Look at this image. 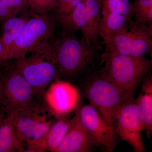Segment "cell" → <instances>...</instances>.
<instances>
[{"instance_id":"11","label":"cell","mask_w":152,"mask_h":152,"mask_svg":"<svg viewBox=\"0 0 152 152\" xmlns=\"http://www.w3.org/2000/svg\"><path fill=\"white\" fill-rule=\"evenodd\" d=\"M7 112L19 135L24 142L43 138L54 122L40 116L39 113Z\"/></svg>"},{"instance_id":"13","label":"cell","mask_w":152,"mask_h":152,"mask_svg":"<svg viewBox=\"0 0 152 152\" xmlns=\"http://www.w3.org/2000/svg\"><path fill=\"white\" fill-rule=\"evenodd\" d=\"M142 94L136 100L139 118L148 138L152 132V79L149 75L143 81Z\"/></svg>"},{"instance_id":"15","label":"cell","mask_w":152,"mask_h":152,"mask_svg":"<svg viewBox=\"0 0 152 152\" xmlns=\"http://www.w3.org/2000/svg\"><path fill=\"white\" fill-rule=\"evenodd\" d=\"M56 21L68 32L73 33L77 31L84 35L87 27L86 5L84 0L76 6L71 12L64 15H58Z\"/></svg>"},{"instance_id":"9","label":"cell","mask_w":152,"mask_h":152,"mask_svg":"<svg viewBox=\"0 0 152 152\" xmlns=\"http://www.w3.org/2000/svg\"><path fill=\"white\" fill-rule=\"evenodd\" d=\"M43 96L49 111L58 118L76 110L81 100L77 87L69 82L59 80L51 84Z\"/></svg>"},{"instance_id":"8","label":"cell","mask_w":152,"mask_h":152,"mask_svg":"<svg viewBox=\"0 0 152 152\" xmlns=\"http://www.w3.org/2000/svg\"><path fill=\"white\" fill-rule=\"evenodd\" d=\"M114 129L122 140L130 144L135 152L146 151L142 136L144 128L134 97L128 99L123 104L115 121Z\"/></svg>"},{"instance_id":"26","label":"cell","mask_w":152,"mask_h":152,"mask_svg":"<svg viewBox=\"0 0 152 152\" xmlns=\"http://www.w3.org/2000/svg\"><path fill=\"white\" fill-rule=\"evenodd\" d=\"M69 0H57L58 2V7L56 10L57 12L60 10L67 4Z\"/></svg>"},{"instance_id":"25","label":"cell","mask_w":152,"mask_h":152,"mask_svg":"<svg viewBox=\"0 0 152 152\" xmlns=\"http://www.w3.org/2000/svg\"><path fill=\"white\" fill-rule=\"evenodd\" d=\"M7 61L2 43L0 39V63Z\"/></svg>"},{"instance_id":"21","label":"cell","mask_w":152,"mask_h":152,"mask_svg":"<svg viewBox=\"0 0 152 152\" xmlns=\"http://www.w3.org/2000/svg\"><path fill=\"white\" fill-rule=\"evenodd\" d=\"M101 1L102 15L117 13L131 19L132 12L129 0H101Z\"/></svg>"},{"instance_id":"6","label":"cell","mask_w":152,"mask_h":152,"mask_svg":"<svg viewBox=\"0 0 152 152\" xmlns=\"http://www.w3.org/2000/svg\"><path fill=\"white\" fill-rule=\"evenodd\" d=\"M152 27L137 25L130 22L111 38L104 41L105 50L102 58L116 55L140 56L152 50Z\"/></svg>"},{"instance_id":"5","label":"cell","mask_w":152,"mask_h":152,"mask_svg":"<svg viewBox=\"0 0 152 152\" xmlns=\"http://www.w3.org/2000/svg\"><path fill=\"white\" fill-rule=\"evenodd\" d=\"M84 94L105 121L114 128L121 107L126 100L102 72L95 74L85 85Z\"/></svg>"},{"instance_id":"18","label":"cell","mask_w":152,"mask_h":152,"mask_svg":"<svg viewBox=\"0 0 152 152\" xmlns=\"http://www.w3.org/2000/svg\"><path fill=\"white\" fill-rule=\"evenodd\" d=\"M28 15L23 14L5 21L3 26V34L1 41L4 47L6 60H8L9 51L11 47L23 29L29 18Z\"/></svg>"},{"instance_id":"10","label":"cell","mask_w":152,"mask_h":152,"mask_svg":"<svg viewBox=\"0 0 152 152\" xmlns=\"http://www.w3.org/2000/svg\"><path fill=\"white\" fill-rule=\"evenodd\" d=\"M75 115L82 124L106 151H113L116 133L114 127L105 121L93 106L89 104L79 107Z\"/></svg>"},{"instance_id":"12","label":"cell","mask_w":152,"mask_h":152,"mask_svg":"<svg viewBox=\"0 0 152 152\" xmlns=\"http://www.w3.org/2000/svg\"><path fill=\"white\" fill-rule=\"evenodd\" d=\"M99 146L75 115L73 124L56 152H91Z\"/></svg>"},{"instance_id":"20","label":"cell","mask_w":152,"mask_h":152,"mask_svg":"<svg viewBox=\"0 0 152 152\" xmlns=\"http://www.w3.org/2000/svg\"><path fill=\"white\" fill-rule=\"evenodd\" d=\"M28 7L27 0H0V20L16 17Z\"/></svg>"},{"instance_id":"17","label":"cell","mask_w":152,"mask_h":152,"mask_svg":"<svg viewBox=\"0 0 152 152\" xmlns=\"http://www.w3.org/2000/svg\"><path fill=\"white\" fill-rule=\"evenodd\" d=\"M75 121V116L69 118L66 116L58 118L53 122L46 134L44 137L47 149L56 152L63 141Z\"/></svg>"},{"instance_id":"19","label":"cell","mask_w":152,"mask_h":152,"mask_svg":"<svg viewBox=\"0 0 152 152\" xmlns=\"http://www.w3.org/2000/svg\"><path fill=\"white\" fill-rule=\"evenodd\" d=\"M102 15L98 28V34L104 41L113 37L126 26L127 22L132 21L127 17L117 13H108Z\"/></svg>"},{"instance_id":"2","label":"cell","mask_w":152,"mask_h":152,"mask_svg":"<svg viewBox=\"0 0 152 152\" xmlns=\"http://www.w3.org/2000/svg\"><path fill=\"white\" fill-rule=\"evenodd\" d=\"M102 59L105 66L101 72L126 100L134 97L137 87L149 75L151 69V60L144 55H116Z\"/></svg>"},{"instance_id":"4","label":"cell","mask_w":152,"mask_h":152,"mask_svg":"<svg viewBox=\"0 0 152 152\" xmlns=\"http://www.w3.org/2000/svg\"><path fill=\"white\" fill-rule=\"evenodd\" d=\"M0 74V103L7 112H42L41 106L36 101L37 97L33 88L12 66L6 68Z\"/></svg>"},{"instance_id":"22","label":"cell","mask_w":152,"mask_h":152,"mask_svg":"<svg viewBox=\"0 0 152 152\" xmlns=\"http://www.w3.org/2000/svg\"><path fill=\"white\" fill-rule=\"evenodd\" d=\"M29 7L35 14H47L58 7L57 0H27Z\"/></svg>"},{"instance_id":"16","label":"cell","mask_w":152,"mask_h":152,"mask_svg":"<svg viewBox=\"0 0 152 152\" xmlns=\"http://www.w3.org/2000/svg\"><path fill=\"white\" fill-rule=\"evenodd\" d=\"M86 7L87 27L84 35L86 42L97 45L98 28L101 20V0H84Z\"/></svg>"},{"instance_id":"1","label":"cell","mask_w":152,"mask_h":152,"mask_svg":"<svg viewBox=\"0 0 152 152\" xmlns=\"http://www.w3.org/2000/svg\"><path fill=\"white\" fill-rule=\"evenodd\" d=\"M50 45L51 58L58 76L72 77L85 70L96 55L97 45H90L83 37L64 31Z\"/></svg>"},{"instance_id":"23","label":"cell","mask_w":152,"mask_h":152,"mask_svg":"<svg viewBox=\"0 0 152 152\" xmlns=\"http://www.w3.org/2000/svg\"><path fill=\"white\" fill-rule=\"evenodd\" d=\"M132 5V14L137 15L148 9L152 7V0H135Z\"/></svg>"},{"instance_id":"7","label":"cell","mask_w":152,"mask_h":152,"mask_svg":"<svg viewBox=\"0 0 152 152\" xmlns=\"http://www.w3.org/2000/svg\"><path fill=\"white\" fill-rule=\"evenodd\" d=\"M56 23L47 14H34L11 47L8 60L28 54L40 45L48 42L54 34Z\"/></svg>"},{"instance_id":"3","label":"cell","mask_w":152,"mask_h":152,"mask_svg":"<svg viewBox=\"0 0 152 152\" xmlns=\"http://www.w3.org/2000/svg\"><path fill=\"white\" fill-rule=\"evenodd\" d=\"M25 55L15 59L12 65L33 88L38 98L43 96L48 85L58 77L56 68L51 58L50 42L43 43Z\"/></svg>"},{"instance_id":"14","label":"cell","mask_w":152,"mask_h":152,"mask_svg":"<svg viewBox=\"0 0 152 152\" xmlns=\"http://www.w3.org/2000/svg\"><path fill=\"white\" fill-rule=\"evenodd\" d=\"M24 143L8 115L0 119V152H25Z\"/></svg>"},{"instance_id":"27","label":"cell","mask_w":152,"mask_h":152,"mask_svg":"<svg viewBox=\"0 0 152 152\" xmlns=\"http://www.w3.org/2000/svg\"><path fill=\"white\" fill-rule=\"evenodd\" d=\"M1 74H0V90H1Z\"/></svg>"},{"instance_id":"24","label":"cell","mask_w":152,"mask_h":152,"mask_svg":"<svg viewBox=\"0 0 152 152\" xmlns=\"http://www.w3.org/2000/svg\"><path fill=\"white\" fill-rule=\"evenodd\" d=\"M83 0H69L67 4L62 9L57 12L58 15H64L68 14L81 2Z\"/></svg>"}]
</instances>
